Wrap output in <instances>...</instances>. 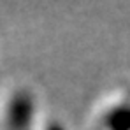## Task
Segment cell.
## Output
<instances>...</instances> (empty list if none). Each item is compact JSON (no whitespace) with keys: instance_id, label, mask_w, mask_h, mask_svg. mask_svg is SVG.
Returning a JSON list of instances; mask_svg holds the SVG:
<instances>
[{"instance_id":"6da1fadb","label":"cell","mask_w":130,"mask_h":130,"mask_svg":"<svg viewBox=\"0 0 130 130\" xmlns=\"http://www.w3.org/2000/svg\"><path fill=\"white\" fill-rule=\"evenodd\" d=\"M35 120V99L26 88L12 90L2 104V130H32Z\"/></svg>"},{"instance_id":"7a4b0ae2","label":"cell","mask_w":130,"mask_h":130,"mask_svg":"<svg viewBox=\"0 0 130 130\" xmlns=\"http://www.w3.org/2000/svg\"><path fill=\"white\" fill-rule=\"evenodd\" d=\"M104 130H130V104H120L112 107L102 118Z\"/></svg>"}]
</instances>
